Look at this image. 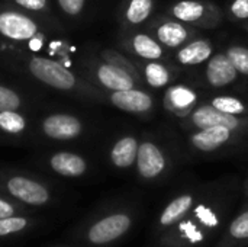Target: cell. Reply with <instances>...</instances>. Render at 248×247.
<instances>
[{"instance_id":"6da1fadb","label":"cell","mask_w":248,"mask_h":247,"mask_svg":"<svg viewBox=\"0 0 248 247\" xmlns=\"http://www.w3.org/2000/svg\"><path fill=\"white\" fill-rule=\"evenodd\" d=\"M231 217L230 198L203 192L179 226L154 247H212Z\"/></svg>"},{"instance_id":"7a4b0ae2","label":"cell","mask_w":248,"mask_h":247,"mask_svg":"<svg viewBox=\"0 0 248 247\" xmlns=\"http://www.w3.org/2000/svg\"><path fill=\"white\" fill-rule=\"evenodd\" d=\"M137 224L138 213L132 207H112L89 220L80 230V237L92 247L113 246L126 239Z\"/></svg>"},{"instance_id":"3957f363","label":"cell","mask_w":248,"mask_h":247,"mask_svg":"<svg viewBox=\"0 0 248 247\" xmlns=\"http://www.w3.org/2000/svg\"><path fill=\"white\" fill-rule=\"evenodd\" d=\"M202 195L203 191L196 192L193 189H187L180 191L171 198H169L150 224L145 247L157 246L166 236H169L187 215V213L193 208V205L199 201Z\"/></svg>"},{"instance_id":"277c9868","label":"cell","mask_w":248,"mask_h":247,"mask_svg":"<svg viewBox=\"0 0 248 247\" xmlns=\"http://www.w3.org/2000/svg\"><path fill=\"white\" fill-rule=\"evenodd\" d=\"M29 73L41 83L57 90H73L77 86V77L61 63L33 55L28 60Z\"/></svg>"},{"instance_id":"5b68a950","label":"cell","mask_w":248,"mask_h":247,"mask_svg":"<svg viewBox=\"0 0 248 247\" xmlns=\"http://www.w3.org/2000/svg\"><path fill=\"white\" fill-rule=\"evenodd\" d=\"M4 191L9 197L29 207H44L51 202L49 189L36 179L12 175L4 179Z\"/></svg>"},{"instance_id":"8992f818","label":"cell","mask_w":248,"mask_h":247,"mask_svg":"<svg viewBox=\"0 0 248 247\" xmlns=\"http://www.w3.org/2000/svg\"><path fill=\"white\" fill-rule=\"evenodd\" d=\"M0 35L6 39L23 42L39 35V26L31 16L17 10H0Z\"/></svg>"},{"instance_id":"52a82bcc","label":"cell","mask_w":248,"mask_h":247,"mask_svg":"<svg viewBox=\"0 0 248 247\" xmlns=\"http://www.w3.org/2000/svg\"><path fill=\"white\" fill-rule=\"evenodd\" d=\"M135 166L138 176L142 181L154 182L166 175L167 159L158 146L151 141H144L138 146Z\"/></svg>"},{"instance_id":"ba28073f","label":"cell","mask_w":248,"mask_h":247,"mask_svg":"<svg viewBox=\"0 0 248 247\" xmlns=\"http://www.w3.org/2000/svg\"><path fill=\"white\" fill-rule=\"evenodd\" d=\"M42 132L57 141H70L77 138L83 132L81 121L70 114H52L48 115L41 124Z\"/></svg>"},{"instance_id":"9c48e42d","label":"cell","mask_w":248,"mask_h":247,"mask_svg":"<svg viewBox=\"0 0 248 247\" xmlns=\"http://www.w3.org/2000/svg\"><path fill=\"white\" fill-rule=\"evenodd\" d=\"M248 245V204L235 213L212 247H247Z\"/></svg>"},{"instance_id":"30bf717a","label":"cell","mask_w":248,"mask_h":247,"mask_svg":"<svg viewBox=\"0 0 248 247\" xmlns=\"http://www.w3.org/2000/svg\"><path fill=\"white\" fill-rule=\"evenodd\" d=\"M96 77L103 87L112 92L128 90V89H132L135 84L132 76L124 67L116 66L113 63L100 64L96 70Z\"/></svg>"},{"instance_id":"8fae6325","label":"cell","mask_w":248,"mask_h":247,"mask_svg":"<svg viewBox=\"0 0 248 247\" xmlns=\"http://www.w3.org/2000/svg\"><path fill=\"white\" fill-rule=\"evenodd\" d=\"M192 121L199 130L209 128V127H227L232 131L237 130L240 125V121L235 115L225 114L212 105H205L198 108L192 114Z\"/></svg>"},{"instance_id":"7c38bea8","label":"cell","mask_w":248,"mask_h":247,"mask_svg":"<svg viewBox=\"0 0 248 247\" xmlns=\"http://www.w3.org/2000/svg\"><path fill=\"white\" fill-rule=\"evenodd\" d=\"M110 102L113 106H116L121 111L132 112V114H142L151 109L153 99L148 93L137 90V89H128V90H118L110 95Z\"/></svg>"},{"instance_id":"4fadbf2b","label":"cell","mask_w":248,"mask_h":247,"mask_svg":"<svg viewBox=\"0 0 248 247\" xmlns=\"http://www.w3.org/2000/svg\"><path fill=\"white\" fill-rule=\"evenodd\" d=\"M49 167L64 178H80L87 172V162L73 151H58L49 157Z\"/></svg>"},{"instance_id":"5bb4252c","label":"cell","mask_w":248,"mask_h":247,"mask_svg":"<svg viewBox=\"0 0 248 247\" xmlns=\"http://www.w3.org/2000/svg\"><path fill=\"white\" fill-rule=\"evenodd\" d=\"M237 68L225 54L212 57L206 67V79L214 87H225L237 79Z\"/></svg>"},{"instance_id":"9a60e30c","label":"cell","mask_w":248,"mask_h":247,"mask_svg":"<svg viewBox=\"0 0 248 247\" xmlns=\"http://www.w3.org/2000/svg\"><path fill=\"white\" fill-rule=\"evenodd\" d=\"M231 138V130L227 127H209L193 134L192 146L202 153H212L225 146Z\"/></svg>"},{"instance_id":"2e32d148","label":"cell","mask_w":248,"mask_h":247,"mask_svg":"<svg viewBox=\"0 0 248 247\" xmlns=\"http://www.w3.org/2000/svg\"><path fill=\"white\" fill-rule=\"evenodd\" d=\"M138 141L135 137H122L119 138L110 150V162L116 169H129L137 162L138 154Z\"/></svg>"},{"instance_id":"e0dca14e","label":"cell","mask_w":248,"mask_h":247,"mask_svg":"<svg viewBox=\"0 0 248 247\" xmlns=\"http://www.w3.org/2000/svg\"><path fill=\"white\" fill-rule=\"evenodd\" d=\"M211 55H212L211 44L208 41L199 39V41H193V42L187 44L186 47H183L177 52L176 60L183 66H196V64H202L203 61L209 60Z\"/></svg>"},{"instance_id":"ac0fdd59","label":"cell","mask_w":248,"mask_h":247,"mask_svg":"<svg viewBox=\"0 0 248 247\" xmlns=\"http://www.w3.org/2000/svg\"><path fill=\"white\" fill-rule=\"evenodd\" d=\"M157 36L163 45L169 48H176L186 41L187 31L179 22H166L157 29Z\"/></svg>"},{"instance_id":"d6986e66","label":"cell","mask_w":248,"mask_h":247,"mask_svg":"<svg viewBox=\"0 0 248 247\" xmlns=\"http://www.w3.org/2000/svg\"><path fill=\"white\" fill-rule=\"evenodd\" d=\"M132 48L140 57L147 60H158L163 55V48L160 47V44L145 33H138L134 36Z\"/></svg>"},{"instance_id":"ffe728a7","label":"cell","mask_w":248,"mask_h":247,"mask_svg":"<svg viewBox=\"0 0 248 247\" xmlns=\"http://www.w3.org/2000/svg\"><path fill=\"white\" fill-rule=\"evenodd\" d=\"M32 224H33L32 220H29L28 217H25L22 214L0 218V239L20 234V233L29 230L32 227Z\"/></svg>"},{"instance_id":"44dd1931","label":"cell","mask_w":248,"mask_h":247,"mask_svg":"<svg viewBox=\"0 0 248 247\" xmlns=\"http://www.w3.org/2000/svg\"><path fill=\"white\" fill-rule=\"evenodd\" d=\"M205 7L202 3L195 0H183L179 1L173 7V15L182 22H195L202 17Z\"/></svg>"},{"instance_id":"7402d4cb","label":"cell","mask_w":248,"mask_h":247,"mask_svg":"<svg viewBox=\"0 0 248 247\" xmlns=\"http://www.w3.org/2000/svg\"><path fill=\"white\" fill-rule=\"evenodd\" d=\"M26 128V119L17 111H0V130L7 134H22Z\"/></svg>"},{"instance_id":"603a6c76","label":"cell","mask_w":248,"mask_h":247,"mask_svg":"<svg viewBox=\"0 0 248 247\" xmlns=\"http://www.w3.org/2000/svg\"><path fill=\"white\" fill-rule=\"evenodd\" d=\"M153 0H131L126 7V19L132 25L142 23L151 13Z\"/></svg>"},{"instance_id":"cb8c5ba5","label":"cell","mask_w":248,"mask_h":247,"mask_svg":"<svg viewBox=\"0 0 248 247\" xmlns=\"http://www.w3.org/2000/svg\"><path fill=\"white\" fill-rule=\"evenodd\" d=\"M167 99L171 106L185 109V108H189L190 105H193V102L196 100V95L183 86H174L169 90Z\"/></svg>"},{"instance_id":"d4e9b609","label":"cell","mask_w":248,"mask_h":247,"mask_svg":"<svg viewBox=\"0 0 248 247\" xmlns=\"http://www.w3.org/2000/svg\"><path fill=\"white\" fill-rule=\"evenodd\" d=\"M145 79L150 86L153 87H163L169 83L170 80V73L169 70L158 64V63H150L145 67Z\"/></svg>"},{"instance_id":"484cf974","label":"cell","mask_w":248,"mask_h":247,"mask_svg":"<svg viewBox=\"0 0 248 247\" xmlns=\"http://www.w3.org/2000/svg\"><path fill=\"white\" fill-rule=\"evenodd\" d=\"M212 106H215L217 109L225 112V114H230V115H240L246 111V106L244 103L240 100V99H235V98H231V96H218V98H214Z\"/></svg>"},{"instance_id":"4316f807","label":"cell","mask_w":248,"mask_h":247,"mask_svg":"<svg viewBox=\"0 0 248 247\" xmlns=\"http://www.w3.org/2000/svg\"><path fill=\"white\" fill-rule=\"evenodd\" d=\"M227 57L231 60L238 73L248 76V48L246 47H231L227 51Z\"/></svg>"},{"instance_id":"83f0119b","label":"cell","mask_w":248,"mask_h":247,"mask_svg":"<svg viewBox=\"0 0 248 247\" xmlns=\"http://www.w3.org/2000/svg\"><path fill=\"white\" fill-rule=\"evenodd\" d=\"M20 106V96L15 90L0 84V111H17Z\"/></svg>"},{"instance_id":"f1b7e54d","label":"cell","mask_w":248,"mask_h":247,"mask_svg":"<svg viewBox=\"0 0 248 247\" xmlns=\"http://www.w3.org/2000/svg\"><path fill=\"white\" fill-rule=\"evenodd\" d=\"M61 10L68 16H77L83 12L86 0H57Z\"/></svg>"},{"instance_id":"f546056e","label":"cell","mask_w":248,"mask_h":247,"mask_svg":"<svg viewBox=\"0 0 248 247\" xmlns=\"http://www.w3.org/2000/svg\"><path fill=\"white\" fill-rule=\"evenodd\" d=\"M23 210L22 207L16 205L15 202L0 197V218H4V217H12V215H17V214H22Z\"/></svg>"},{"instance_id":"4dcf8cb0","label":"cell","mask_w":248,"mask_h":247,"mask_svg":"<svg viewBox=\"0 0 248 247\" xmlns=\"http://www.w3.org/2000/svg\"><path fill=\"white\" fill-rule=\"evenodd\" d=\"M22 9L31 12H44L48 9V0H13Z\"/></svg>"},{"instance_id":"1f68e13d","label":"cell","mask_w":248,"mask_h":247,"mask_svg":"<svg viewBox=\"0 0 248 247\" xmlns=\"http://www.w3.org/2000/svg\"><path fill=\"white\" fill-rule=\"evenodd\" d=\"M231 12L238 19H248V0H234L231 4Z\"/></svg>"},{"instance_id":"d6a6232c","label":"cell","mask_w":248,"mask_h":247,"mask_svg":"<svg viewBox=\"0 0 248 247\" xmlns=\"http://www.w3.org/2000/svg\"><path fill=\"white\" fill-rule=\"evenodd\" d=\"M246 195L248 197V183H247V186H246Z\"/></svg>"},{"instance_id":"836d02e7","label":"cell","mask_w":248,"mask_h":247,"mask_svg":"<svg viewBox=\"0 0 248 247\" xmlns=\"http://www.w3.org/2000/svg\"><path fill=\"white\" fill-rule=\"evenodd\" d=\"M247 247H248V245H247Z\"/></svg>"}]
</instances>
